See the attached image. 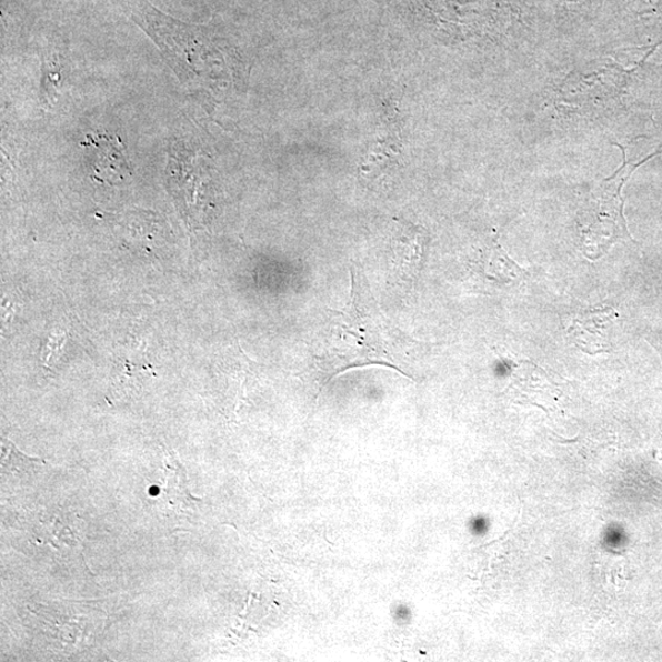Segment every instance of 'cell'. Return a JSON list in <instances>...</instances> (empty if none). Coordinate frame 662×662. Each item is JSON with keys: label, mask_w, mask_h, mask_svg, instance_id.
<instances>
[{"label": "cell", "mask_w": 662, "mask_h": 662, "mask_svg": "<svg viewBox=\"0 0 662 662\" xmlns=\"http://www.w3.org/2000/svg\"><path fill=\"white\" fill-rule=\"evenodd\" d=\"M43 463L40 459L29 458L26 454H21L17 447L8 440H2V467L6 471L11 470H23L30 467Z\"/></svg>", "instance_id": "obj_7"}, {"label": "cell", "mask_w": 662, "mask_h": 662, "mask_svg": "<svg viewBox=\"0 0 662 662\" xmlns=\"http://www.w3.org/2000/svg\"><path fill=\"white\" fill-rule=\"evenodd\" d=\"M43 78H42V90L41 98L42 102L49 103L54 100V93L61 81V69H59L57 59H46L42 66Z\"/></svg>", "instance_id": "obj_8"}, {"label": "cell", "mask_w": 662, "mask_h": 662, "mask_svg": "<svg viewBox=\"0 0 662 662\" xmlns=\"http://www.w3.org/2000/svg\"><path fill=\"white\" fill-rule=\"evenodd\" d=\"M86 147L93 149L92 177L102 183L117 184L132 174L122 141L111 136H89Z\"/></svg>", "instance_id": "obj_4"}, {"label": "cell", "mask_w": 662, "mask_h": 662, "mask_svg": "<svg viewBox=\"0 0 662 662\" xmlns=\"http://www.w3.org/2000/svg\"><path fill=\"white\" fill-rule=\"evenodd\" d=\"M614 317L616 313L611 309L576 313L566 327V334L578 349L589 354L609 352L610 329Z\"/></svg>", "instance_id": "obj_3"}, {"label": "cell", "mask_w": 662, "mask_h": 662, "mask_svg": "<svg viewBox=\"0 0 662 662\" xmlns=\"http://www.w3.org/2000/svg\"><path fill=\"white\" fill-rule=\"evenodd\" d=\"M394 264L401 277L407 279L415 277L422 263V234L417 232L398 238L394 243Z\"/></svg>", "instance_id": "obj_5"}, {"label": "cell", "mask_w": 662, "mask_h": 662, "mask_svg": "<svg viewBox=\"0 0 662 662\" xmlns=\"http://www.w3.org/2000/svg\"><path fill=\"white\" fill-rule=\"evenodd\" d=\"M314 362L331 378L364 365H385L403 373L389 348L383 317L361 268L351 267V295L340 311H330L321 329Z\"/></svg>", "instance_id": "obj_1"}, {"label": "cell", "mask_w": 662, "mask_h": 662, "mask_svg": "<svg viewBox=\"0 0 662 662\" xmlns=\"http://www.w3.org/2000/svg\"><path fill=\"white\" fill-rule=\"evenodd\" d=\"M64 340L66 335L54 333L49 342H47L46 351L43 352V359L46 360V363H50L53 359H56L59 351L62 350Z\"/></svg>", "instance_id": "obj_9"}, {"label": "cell", "mask_w": 662, "mask_h": 662, "mask_svg": "<svg viewBox=\"0 0 662 662\" xmlns=\"http://www.w3.org/2000/svg\"><path fill=\"white\" fill-rule=\"evenodd\" d=\"M484 274L491 280L503 283L518 282L525 277V271L505 254L500 245H494L487 260H483Z\"/></svg>", "instance_id": "obj_6"}, {"label": "cell", "mask_w": 662, "mask_h": 662, "mask_svg": "<svg viewBox=\"0 0 662 662\" xmlns=\"http://www.w3.org/2000/svg\"><path fill=\"white\" fill-rule=\"evenodd\" d=\"M619 148L622 149L624 157L622 168L611 179L605 180L598 187L588 205L578 218L583 250L588 257L593 259L604 254L614 242L631 239L623 217L621 189L635 169L659 153H653L640 163H632L626 161L625 150L621 146Z\"/></svg>", "instance_id": "obj_2"}]
</instances>
